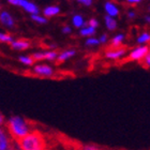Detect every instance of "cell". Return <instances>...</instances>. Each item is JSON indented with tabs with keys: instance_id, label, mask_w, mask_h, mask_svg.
Wrapping results in <instances>:
<instances>
[{
	"instance_id": "7",
	"label": "cell",
	"mask_w": 150,
	"mask_h": 150,
	"mask_svg": "<svg viewBox=\"0 0 150 150\" xmlns=\"http://www.w3.org/2000/svg\"><path fill=\"white\" fill-rule=\"evenodd\" d=\"M104 8H105V11H106L107 15L110 16V17H114V18H115L116 16L119 15V9L115 3L110 2V1H107V2L105 3V6H104Z\"/></svg>"
},
{
	"instance_id": "8",
	"label": "cell",
	"mask_w": 150,
	"mask_h": 150,
	"mask_svg": "<svg viewBox=\"0 0 150 150\" xmlns=\"http://www.w3.org/2000/svg\"><path fill=\"white\" fill-rule=\"evenodd\" d=\"M22 8L25 10L27 13L31 14V15H38V14H39V8H38L33 2H30V1L25 0L24 3H23Z\"/></svg>"
},
{
	"instance_id": "1",
	"label": "cell",
	"mask_w": 150,
	"mask_h": 150,
	"mask_svg": "<svg viewBox=\"0 0 150 150\" xmlns=\"http://www.w3.org/2000/svg\"><path fill=\"white\" fill-rule=\"evenodd\" d=\"M6 129L11 137L15 141H21L22 138L30 133V128L25 119L21 116H13L6 122Z\"/></svg>"
},
{
	"instance_id": "18",
	"label": "cell",
	"mask_w": 150,
	"mask_h": 150,
	"mask_svg": "<svg viewBox=\"0 0 150 150\" xmlns=\"http://www.w3.org/2000/svg\"><path fill=\"white\" fill-rule=\"evenodd\" d=\"M150 42V33L148 32H143L139 37L137 38V43L138 44H146Z\"/></svg>"
},
{
	"instance_id": "24",
	"label": "cell",
	"mask_w": 150,
	"mask_h": 150,
	"mask_svg": "<svg viewBox=\"0 0 150 150\" xmlns=\"http://www.w3.org/2000/svg\"><path fill=\"white\" fill-rule=\"evenodd\" d=\"M88 26H90L91 28L96 29L99 26V22H98L96 18H91L90 21H89V23H88Z\"/></svg>"
},
{
	"instance_id": "25",
	"label": "cell",
	"mask_w": 150,
	"mask_h": 150,
	"mask_svg": "<svg viewBox=\"0 0 150 150\" xmlns=\"http://www.w3.org/2000/svg\"><path fill=\"white\" fill-rule=\"evenodd\" d=\"M144 66L147 67V68H150V50H149V53H148L147 56L145 57V59H144Z\"/></svg>"
},
{
	"instance_id": "4",
	"label": "cell",
	"mask_w": 150,
	"mask_h": 150,
	"mask_svg": "<svg viewBox=\"0 0 150 150\" xmlns=\"http://www.w3.org/2000/svg\"><path fill=\"white\" fill-rule=\"evenodd\" d=\"M32 72L38 76H41V77H50L54 75L53 68L48 64H37L33 67Z\"/></svg>"
},
{
	"instance_id": "17",
	"label": "cell",
	"mask_w": 150,
	"mask_h": 150,
	"mask_svg": "<svg viewBox=\"0 0 150 150\" xmlns=\"http://www.w3.org/2000/svg\"><path fill=\"white\" fill-rule=\"evenodd\" d=\"M58 56H59V54L55 52V50H48L46 52V55H45V60H48V61H55L58 59Z\"/></svg>"
},
{
	"instance_id": "5",
	"label": "cell",
	"mask_w": 150,
	"mask_h": 150,
	"mask_svg": "<svg viewBox=\"0 0 150 150\" xmlns=\"http://www.w3.org/2000/svg\"><path fill=\"white\" fill-rule=\"evenodd\" d=\"M125 53H127V50L120 47V48H115V50H107L106 53H105V56H106V58H108V59L116 60V59L121 58L122 56H125Z\"/></svg>"
},
{
	"instance_id": "19",
	"label": "cell",
	"mask_w": 150,
	"mask_h": 150,
	"mask_svg": "<svg viewBox=\"0 0 150 150\" xmlns=\"http://www.w3.org/2000/svg\"><path fill=\"white\" fill-rule=\"evenodd\" d=\"M0 41L2 43H8V44H12L14 41H13L12 35H8V33H4V32H1L0 33Z\"/></svg>"
},
{
	"instance_id": "11",
	"label": "cell",
	"mask_w": 150,
	"mask_h": 150,
	"mask_svg": "<svg viewBox=\"0 0 150 150\" xmlns=\"http://www.w3.org/2000/svg\"><path fill=\"white\" fill-rule=\"evenodd\" d=\"M44 15L46 17H52L60 13V8L58 6H48L43 10Z\"/></svg>"
},
{
	"instance_id": "29",
	"label": "cell",
	"mask_w": 150,
	"mask_h": 150,
	"mask_svg": "<svg viewBox=\"0 0 150 150\" xmlns=\"http://www.w3.org/2000/svg\"><path fill=\"white\" fill-rule=\"evenodd\" d=\"M128 17L130 19L134 18V17H135V12H133V11H129V12H128Z\"/></svg>"
},
{
	"instance_id": "31",
	"label": "cell",
	"mask_w": 150,
	"mask_h": 150,
	"mask_svg": "<svg viewBox=\"0 0 150 150\" xmlns=\"http://www.w3.org/2000/svg\"><path fill=\"white\" fill-rule=\"evenodd\" d=\"M145 21L150 24V15H146V16H145Z\"/></svg>"
},
{
	"instance_id": "12",
	"label": "cell",
	"mask_w": 150,
	"mask_h": 150,
	"mask_svg": "<svg viewBox=\"0 0 150 150\" xmlns=\"http://www.w3.org/2000/svg\"><path fill=\"white\" fill-rule=\"evenodd\" d=\"M125 40V35H117L116 37H114L112 39V42H110V48L112 50H115V48H120L122 42Z\"/></svg>"
},
{
	"instance_id": "20",
	"label": "cell",
	"mask_w": 150,
	"mask_h": 150,
	"mask_svg": "<svg viewBox=\"0 0 150 150\" xmlns=\"http://www.w3.org/2000/svg\"><path fill=\"white\" fill-rule=\"evenodd\" d=\"M45 55H46V52H38L32 54L31 57L35 61H42V60H45Z\"/></svg>"
},
{
	"instance_id": "9",
	"label": "cell",
	"mask_w": 150,
	"mask_h": 150,
	"mask_svg": "<svg viewBox=\"0 0 150 150\" xmlns=\"http://www.w3.org/2000/svg\"><path fill=\"white\" fill-rule=\"evenodd\" d=\"M30 46V42L27 40H16L14 41L12 44H11V47H12L13 50H27L29 48Z\"/></svg>"
},
{
	"instance_id": "3",
	"label": "cell",
	"mask_w": 150,
	"mask_h": 150,
	"mask_svg": "<svg viewBox=\"0 0 150 150\" xmlns=\"http://www.w3.org/2000/svg\"><path fill=\"white\" fill-rule=\"evenodd\" d=\"M149 47L148 46H138L131 50V53L129 55V59L134 60V61H141L144 60L145 57L147 56L149 53Z\"/></svg>"
},
{
	"instance_id": "15",
	"label": "cell",
	"mask_w": 150,
	"mask_h": 150,
	"mask_svg": "<svg viewBox=\"0 0 150 150\" xmlns=\"http://www.w3.org/2000/svg\"><path fill=\"white\" fill-rule=\"evenodd\" d=\"M81 35H83V37H91V35H93L94 33H96V29L91 28L90 26H86V27H84V28L81 29Z\"/></svg>"
},
{
	"instance_id": "13",
	"label": "cell",
	"mask_w": 150,
	"mask_h": 150,
	"mask_svg": "<svg viewBox=\"0 0 150 150\" xmlns=\"http://www.w3.org/2000/svg\"><path fill=\"white\" fill-rule=\"evenodd\" d=\"M72 23H73V25H74V27H76V28H84V27L88 26V24L85 23L83 16L79 15V14H76V15L73 16Z\"/></svg>"
},
{
	"instance_id": "32",
	"label": "cell",
	"mask_w": 150,
	"mask_h": 150,
	"mask_svg": "<svg viewBox=\"0 0 150 150\" xmlns=\"http://www.w3.org/2000/svg\"><path fill=\"white\" fill-rule=\"evenodd\" d=\"M149 11H150V6H149Z\"/></svg>"
},
{
	"instance_id": "28",
	"label": "cell",
	"mask_w": 150,
	"mask_h": 150,
	"mask_svg": "<svg viewBox=\"0 0 150 150\" xmlns=\"http://www.w3.org/2000/svg\"><path fill=\"white\" fill-rule=\"evenodd\" d=\"M71 31H72V29L70 28L69 26H64L62 28V32L63 33H66V35H69V33H71Z\"/></svg>"
},
{
	"instance_id": "26",
	"label": "cell",
	"mask_w": 150,
	"mask_h": 150,
	"mask_svg": "<svg viewBox=\"0 0 150 150\" xmlns=\"http://www.w3.org/2000/svg\"><path fill=\"white\" fill-rule=\"evenodd\" d=\"M107 40H108V37H107V35H102L100 37V39H99V41H100V43H101V44L106 43Z\"/></svg>"
},
{
	"instance_id": "23",
	"label": "cell",
	"mask_w": 150,
	"mask_h": 150,
	"mask_svg": "<svg viewBox=\"0 0 150 150\" xmlns=\"http://www.w3.org/2000/svg\"><path fill=\"white\" fill-rule=\"evenodd\" d=\"M81 150H101L100 148L98 147V146H96V145H85V146H83L81 147Z\"/></svg>"
},
{
	"instance_id": "21",
	"label": "cell",
	"mask_w": 150,
	"mask_h": 150,
	"mask_svg": "<svg viewBox=\"0 0 150 150\" xmlns=\"http://www.w3.org/2000/svg\"><path fill=\"white\" fill-rule=\"evenodd\" d=\"M31 18H32V21H35L38 24H46V23L48 22L46 17L40 16L39 14H38V15H31Z\"/></svg>"
},
{
	"instance_id": "27",
	"label": "cell",
	"mask_w": 150,
	"mask_h": 150,
	"mask_svg": "<svg viewBox=\"0 0 150 150\" xmlns=\"http://www.w3.org/2000/svg\"><path fill=\"white\" fill-rule=\"evenodd\" d=\"M78 2L81 3L83 6H89L92 4V1H91V0H79Z\"/></svg>"
},
{
	"instance_id": "16",
	"label": "cell",
	"mask_w": 150,
	"mask_h": 150,
	"mask_svg": "<svg viewBox=\"0 0 150 150\" xmlns=\"http://www.w3.org/2000/svg\"><path fill=\"white\" fill-rule=\"evenodd\" d=\"M19 62L23 63V64H25V66H32L33 63H35V60L32 57H29V56H21L18 58Z\"/></svg>"
},
{
	"instance_id": "6",
	"label": "cell",
	"mask_w": 150,
	"mask_h": 150,
	"mask_svg": "<svg viewBox=\"0 0 150 150\" xmlns=\"http://www.w3.org/2000/svg\"><path fill=\"white\" fill-rule=\"evenodd\" d=\"M0 21H1L2 25H4L8 28H12L15 25L12 15L9 12H6V11H2V12L0 13Z\"/></svg>"
},
{
	"instance_id": "10",
	"label": "cell",
	"mask_w": 150,
	"mask_h": 150,
	"mask_svg": "<svg viewBox=\"0 0 150 150\" xmlns=\"http://www.w3.org/2000/svg\"><path fill=\"white\" fill-rule=\"evenodd\" d=\"M76 54V50H63L61 53L59 54V56H58V59H57V63H61V62H64L66 60H68L69 58L73 57Z\"/></svg>"
},
{
	"instance_id": "30",
	"label": "cell",
	"mask_w": 150,
	"mask_h": 150,
	"mask_svg": "<svg viewBox=\"0 0 150 150\" xmlns=\"http://www.w3.org/2000/svg\"><path fill=\"white\" fill-rule=\"evenodd\" d=\"M127 2L130 3V4H136V3H139V2H141V0H128Z\"/></svg>"
},
{
	"instance_id": "14",
	"label": "cell",
	"mask_w": 150,
	"mask_h": 150,
	"mask_svg": "<svg viewBox=\"0 0 150 150\" xmlns=\"http://www.w3.org/2000/svg\"><path fill=\"white\" fill-rule=\"evenodd\" d=\"M105 25H106L107 29L112 31V30H115L117 28V22L115 21L114 17H110L108 15H105Z\"/></svg>"
},
{
	"instance_id": "22",
	"label": "cell",
	"mask_w": 150,
	"mask_h": 150,
	"mask_svg": "<svg viewBox=\"0 0 150 150\" xmlns=\"http://www.w3.org/2000/svg\"><path fill=\"white\" fill-rule=\"evenodd\" d=\"M98 44H100V41H99V39H96V38H88L87 41H86L87 46H96Z\"/></svg>"
},
{
	"instance_id": "2",
	"label": "cell",
	"mask_w": 150,
	"mask_h": 150,
	"mask_svg": "<svg viewBox=\"0 0 150 150\" xmlns=\"http://www.w3.org/2000/svg\"><path fill=\"white\" fill-rule=\"evenodd\" d=\"M17 142L22 150H45V139L39 131H31Z\"/></svg>"
}]
</instances>
